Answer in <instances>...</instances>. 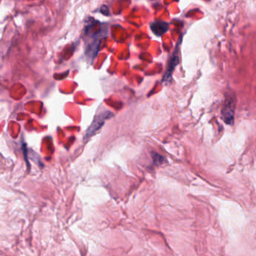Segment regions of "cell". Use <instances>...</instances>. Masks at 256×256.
<instances>
[{
    "mask_svg": "<svg viewBox=\"0 0 256 256\" xmlns=\"http://www.w3.org/2000/svg\"><path fill=\"white\" fill-rule=\"evenodd\" d=\"M235 106H236L235 97L230 96L227 98L222 110V118L227 124H232L234 123Z\"/></svg>",
    "mask_w": 256,
    "mask_h": 256,
    "instance_id": "cell-2",
    "label": "cell"
},
{
    "mask_svg": "<svg viewBox=\"0 0 256 256\" xmlns=\"http://www.w3.org/2000/svg\"><path fill=\"white\" fill-rule=\"evenodd\" d=\"M150 29L156 36H162L168 32L169 29V24L165 21L153 22L150 25Z\"/></svg>",
    "mask_w": 256,
    "mask_h": 256,
    "instance_id": "cell-4",
    "label": "cell"
},
{
    "mask_svg": "<svg viewBox=\"0 0 256 256\" xmlns=\"http://www.w3.org/2000/svg\"><path fill=\"white\" fill-rule=\"evenodd\" d=\"M153 158L155 164H162L163 162H165L163 156H161L160 154H158L157 153H153Z\"/></svg>",
    "mask_w": 256,
    "mask_h": 256,
    "instance_id": "cell-5",
    "label": "cell"
},
{
    "mask_svg": "<svg viewBox=\"0 0 256 256\" xmlns=\"http://www.w3.org/2000/svg\"><path fill=\"white\" fill-rule=\"evenodd\" d=\"M179 45L177 47L176 50L174 52L173 55H172L169 61H168V66H167L166 71H165V77H164V81H169L172 78V73L175 71V68L179 63Z\"/></svg>",
    "mask_w": 256,
    "mask_h": 256,
    "instance_id": "cell-3",
    "label": "cell"
},
{
    "mask_svg": "<svg viewBox=\"0 0 256 256\" xmlns=\"http://www.w3.org/2000/svg\"><path fill=\"white\" fill-rule=\"evenodd\" d=\"M113 114L109 111H105V112H102L99 115L95 118L94 121L92 123L91 125L89 127L86 134H85V138L88 139L91 137L92 136L94 135L99 130L102 128V126L105 124V121L109 119L112 117Z\"/></svg>",
    "mask_w": 256,
    "mask_h": 256,
    "instance_id": "cell-1",
    "label": "cell"
}]
</instances>
